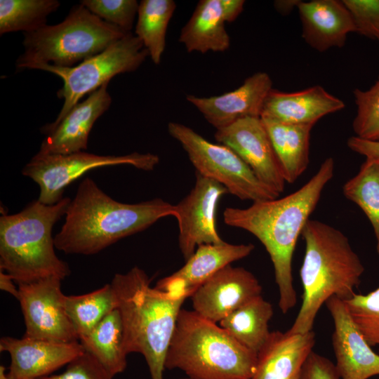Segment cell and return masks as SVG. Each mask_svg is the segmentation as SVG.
Segmentation results:
<instances>
[{"label":"cell","instance_id":"obj_13","mask_svg":"<svg viewBox=\"0 0 379 379\" xmlns=\"http://www.w3.org/2000/svg\"><path fill=\"white\" fill-rule=\"evenodd\" d=\"M214 137L234 151L272 191L278 195L284 192L286 181L260 117L239 119L216 130Z\"/></svg>","mask_w":379,"mask_h":379},{"label":"cell","instance_id":"obj_14","mask_svg":"<svg viewBox=\"0 0 379 379\" xmlns=\"http://www.w3.org/2000/svg\"><path fill=\"white\" fill-rule=\"evenodd\" d=\"M262 286L250 271L229 265L201 284L191 295L193 310L219 323L252 298L261 295Z\"/></svg>","mask_w":379,"mask_h":379},{"label":"cell","instance_id":"obj_32","mask_svg":"<svg viewBox=\"0 0 379 379\" xmlns=\"http://www.w3.org/2000/svg\"><path fill=\"white\" fill-rule=\"evenodd\" d=\"M353 95L357 106L352 121L355 136L379 141V76L370 88L366 91L356 88Z\"/></svg>","mask_w":379,"mask_h":379},{"label":"cell","instance_id":"obj_37","mask_svg":"<svg viewBox=\"0 0 379 379\" xmlns=\"http://www.w3.org/2000/svg\"><path fill=\"white\" fill-rule=\"evenodd\" d=\"M347 147L366 159L379 161V141H371L352 136L347 141Z\"/></svg>","mask_w":379,"mask_h":379},{"label":"cell","instance_id":"obj_17","mask_svg":"<svg viewBox=\"0 0 379 379\" xmlns=\"http://www.w3.org/2000/svg\"><path fill=\"white\" fill-rule=\"evenodd\" d=\"M0 351L11 356L9 379H38L67 365L85 350L79 341L59 343L6 336L0 340Z\"/></svg>","mask_w":379,"mask_h":379},{"label":"cell","instance_id":"obj_7","mask_svg":"<svg viewBox=\"0 0 379 379\" xmlns=\"http://www.w3.org/2000/svg\"><path fill=\"white\" fill-rule=\"evenodd\" d=\"M126 34L79 4L61 22L24 33V51L16 60V70L38 69L46 65L72 67L102 52Z\"/></svg>","mask_w":379,"mask_h":379},{"label":"cell","instance_id":"obj_5","mask_svg":"<svg viewBox=\"0 0 379 379\" xmlns=\"http://www.w3.org/2000/svg\"><path fill=\"white\" fill-rule=\"evenodd\" d=\"M72 199L47 205L34 200L21 211L0 217V270L18 284L55 277L63 280L70 269L55 252L52 230Z\"/></svg>","mask_w":379,"mask_h":379},{"label":"cell","instance_id":"obj_15","mask_svg":"<svg viewBox=\"0 0 379 379\" xmlns=\"http://www.w3.org/2000/svg\"><path fill=\"white\" fill-rule=\"evenodd\" d=\"M105 83L78 102L58 123L41 128L46 135L39 152L44 154H69L85 151L90 132L96 120L109 108L112 98Z\"/></svg>","mask_w":379,"mask_h":379},{"label":"cell","instance_id":"obj_41","mask_svg":"<svg viewBox=\"0 0 379 379\" xmlns=\"http://www.w3.org/2000/svg\"><path fill=\"white\" fill-rule=\"evenodd\" d=\"M0 379H9L8 374L6 373V368L3 366H0Z\"/></svg>","mask_w":379,"mask_h":379},{"label":"cell","instance_id":"obj_9","mask_svg":"<svg viewBox=\"0 0 379 379\" xmlns=\"http://www.w3.org/2000/svg\"><path fill=\"white\" fill-rule=\"evenodd\" d=\"M147 56L148 51L141 40L129 32L102 52L74 67L41 66L38 69L55 74L63 81L57 95L64 102L53 122H59L81 98L109 83L112 77L138 69Z\"/></svg>","mask_w":379,"mask_h":379},{"label":"cell","instance_id":"obj_19","mask_svg":"<svg viewBox=\"0 0 379 379\" xmlns=\"http://www.w3.org/2000/svg\"><path fill=\"white\" fill-rule=\"evenodd\" d=\"M252 244H202L178 271L159 279L155 288L187 298L206 281L232 262L244 258L254 250Z\"/></svg>","mask_w":379,"mask_h":379},{"label":"cell","instance_id":"obj_27","mask_svg":"<svg viewBox=\"0 0 379 379\" xmlns=\"http://www.w3.org/2000/svg\"><path fill=\"white\" fill-rule=\"evenodd\" d=\"M175 7L173 0H142L139 3L135 33L155 65L161 62L167 28Z\"/></svg>","mask_w":379,"mask_h":379},{"label":"cell","instance_id":"obj_22","mask_svg":"<svg viewBox=\"0 0 379 379\" xmlns=\"http://www.w3.org/2000/svg\"><path fill=\"white\" fill-rule=\"evenodd\" d=\"M315 333L271 331L257 355L252 379H301L304 364L313 351Z\"/></svg>","mask_w":379,"mask_h":379},{"label":"cell","instance_id":"obj_36","mask_svg":"<svg viewBox=\"0 0 379 379\" xmlns=\"http://www.w3.org/2000/svg\"><path fill=\"white\" fill-rule=\"evenodd\" d=\"M301 379L340 378L332 361L312 351L304 364Z\"/></svg>","mask_w":379,"mask_h":379},{"label":"cell","instance_id":"obj_21","mask_svg":"<svg viewBox=\"0 0 379 379\" xmlns=\"http://www.w3.org/2000/svg\"><path fill=\"white\" fill-rule=\"evenodd\" d=\"M345 106L342 100L319 85L296 92L272 88L265 101L260 118L314 126L323 117L340 111Z\"/></svg>","mask_w":379,"mask_h":379},{"label":"cell","instance_id":"obj_25","mask_svg":"<svg viewBox=\"0 0 379 379\" xmlns=\"http://www.w3.org/2000/svg\"><path fill=\"white\" fill-rule=\"evenodd\" d=\"M273 314L271 303L260 295L234 310L219 325L258 355L271 333L269 321Z\"/></svg>","mask_w":379,"mask_h":379},{"label":"cell","instance_id":"obj_38","mask_svg":"<svg viewBox=\"0 0 379 379\" xmlns=\"http://www.w3.org/2000/svg\"><path fill=\"white\" fill-rule=\"evenodd\" d=\"M225 22L234 21L244 9V0H220Z\"/></svg>","mask_w":379,"mask_h":379},{"label":"cell","instance_id":"obj_34","mask_svg":"<svg viewBox=\"0 0 379 379\" xmlns=\"http://www.w3.org/2000/svg\"><path fill=\"white\" fill-rule=\"evenodd\" d=\"M354 20L356 33L379 41V0H343Z\"/></svg>","mask_w":379,"mask_h":379},{"label":"cell","instance_id":"obj_29","mask_svg":"<svg viewBox=\"0 0 379 379\" xmlns=\"http://www.w3.org/2000/svg\"><path fill=\"white\" fill-rule=\"evenodd\" d=\"M343 192L368 218L373 229L379 255V161L366 159L359 172L344 184Z\"/></svg>","mask_w":379,"mask_h":379},{"label":"cell","instance_id":"obj_33","mask_svg":"<svg viewBox=\"0 0 379 379\" xmlns=\"http://www.w3.org/2000/svg\"><path fill=\"white\" fill-rule=\"evenodd\" d=\"M80 4L126 33L131 32L139 8L136 0H82Z\"/></svg>","mask_w":379,"mask_h":379},{"label":"cell","instance_id":"obj_6","mask_svg":"<svg viewBox=\"0 0 379 379\" xmlns=\"http://www.w3.org/2000/svg\"><path fill=\"white\" fill-rule=\"evenodd\" d=\"M256 363L257 354L217 323L181 309L165 369H179L189 379H252Z\"/></svg>","mask_w":379,"mask_h":379},{"label":"cell","instance_id":"obj_3","mask_svg":"<svg viewBox=\"0 0 379 379\" xmlns=\"http://www.w3.org/2000/svg\"><path fill=\"white\" fill-rule=\"evenodd\" d=\"M138 267L115 274L110 283L121 317L126 353L141 354L152 379H163L167 352L185 295L160 291Z\"/></svg>","mask_w":379,"mask_h":379},{"label":"cell","instance_id":"obj_28","mask_svg":"<svg viewBox=\"0 0 379 379\" xmlns=\"http://www.w3.org/2000/svg\"><path fill=\"white\" fill-rule=\"evenodd\" d=\"M64 307L79 340L117 308V302L111 284H107L88 293L65 295Z\"/></svg>","mask_w":379,"mask_h":379},{"label":"cell","instance_id":"obj_2","mask_svg":"<svg viewBox=\"0 0 379 379\" xmlns=\"http://www.w3.org/2000/svg\"><path fill=\"white\" fill-rule=\"evenodd\" d=\"M176 215L175 205L160 198L137 204L117 201L86 178L67 207L54 244L67 254L93 255L161 218Z\"/></svg>","mask_w":379,"mask_h":379},{"label":"cell","instance_id":"obj_42","mask_svg":"<svg viewBox=\"0 0 379 379\" xmlns=\"http://www.w3.org/2000/svg\"><path fill=\"white\" fill-rule=\"evenodd\" d=\"M182 379H189V378H182Z\"/></svg>","mask_w":379,"mask_h":379},{"label":"cell","instance_id":"obj_11","mask_svg":"<svg viewBox=\"0 0 379 379\" xmlns=\"http://www.w3.org/2000/svg\"><path fill=\"white\" fill-rule=\"evenodd\" d=\"M61 279L46 277L18 284V298L25 324L24 336L53 342L79 341L64 307Z\"/></svg>","mask_w":379,"mask_h":379},{"label":"cell","instance_id":"obj_10","mask_svg":"<svg viewBox=\"0 0 379 379\" xmlns=\"http://www.w3.org/2000/svg\"><path fill=\"white\" fill-rule=\"evenodd\" d=\"M159 163V157L152 153L133 152L125 155H98L85 151L69 154H44L38 152L22 170L38 184L41 203L53 205L64 197L65 189L87 171L101 167L131 165L150 171Z\"/></svg>","mask_w":379,"mask_h":379},{"label":"cell","instance_id":"obj_12","mask_svg":"<svg viewBox=\"0 0 379 379\" xmlns=\"http://www.w3.org/2000/svg\"><path fill=\"white\" fill-rule=\"evenodd\" d=\"M227 189L218 182L196 173L194 186L175 205L179 227L178 246L185 260L202 244H220L215 214Z\"/></svg>","mask_w":379,"mask_h":379},{"label":"cell","instance_id":"obj_39","mask_svg":"<svg viewBox=\"0 0 379 379\" xmlns=\"http://www.w3.org/2000/svg\"><path fill=\"white\" fill-rule=\"evenodd\" d=\"M13 277L6 272L0 270V288L9 293L15 298H18L19 291L14 284Z\"/></svg>","mask_w":379,"mask_h":379},{"label":"cell","instance_id":"obj_26","mask_svg":"<svg viewBox=\"0 0 379 379\" xmlns=\"http://www.w3.org/2000/svg\"><path fill=\"white\" fill-rule=\"evenodd\" d=\"M79 341L85 351L95 357L112 377L126 369L128 354L124 347L123 323L117 308Z\"/></svg>","mask_w":379,"mask_h":379},{"label":"cell","instance_id":"obj_16","mask_svg":"<svg viewBox=\"0 0 379 379\" xmlns=\"http://www.w3.org/2000/svg\"><path fill=\"white\" fill-rule=\"evenodd\" d=\"M332 317L335 367L340 379H368L379 375V354L365 340L343 300L333 296L326 302Z\"/></svg>","mask_w":379,"mask_h":379},{"label":"cell","instance_id":"obj_20","mask_svg":"<svg viewBox=\"0 0 379 379\" xmlns=\"http://www.w3.org/2000/svg\"><path fill=\"white\" fill-rule=\"evenodd\" d=\"M298 10L302 38L319 52L343 47L347 35L356 32L352 15L343 0L301 1Z\"/></svg>","mask_w":379,"mask_h":379},{"label":"cell","instance_id":"obj_18","mask_svg":"<svg viewBox=\"0 0 379 379\" xmlns=\"http://www.w3.org/2000/svg\"><path fill=\"white\" fill-rule=\"evenodd\" d=\"M272 88L270 75L258 72L232 91L207 98L187 95L186 100L218 130L246 117H260L265 101Z\"/></svg>","mask_w":379,"mask_h":379},{"label":"cell","instance_id":"obj_4","mask_svg":"<svg viewBox=\"0 0 379 379\" xmlns=\"http://www.w3.org/2000/svg\"><path fill=\"white\" fill-rule=\"evenodd\" d=\"M301 235L305 243L300 270L303 293L299 312L288 330L292 333L312 331L319 311L330 298L345 300L352 297L364 272L359 255L339 230L309 219Z\"/></svg>","mask_w":379,"mask_h":379},{"label":"cell","instance_id":"obj_40","mask_svg":"<svg viewBox=\"0 0 379 379\" xmlns=\"http://www.w3.org/2000/svg\"><path fill=\"white\" fill-rule=\"evenodd\" d=\"M301 1L278 0L274 2L275 9L281 15H288L295 8H298Z\"/></svg>","mask_w":379,"mask_h":379},{"label":"cell","instance_id":"obj_31","mask_svg":"<svg viewBox=\"0 0 379 379\" xmlns=\"http://www.w3.org/2000/svg\"><path fill=\"white\" fill-rule=\"evenodd\" d=\"M343 301L367 343L371 347L379 346V287L366 295L355 293Z\"/></svg>","mask_w":379,"mask_h":379},{"label":"cell","instance_id":"obj_8","mask_svg":"<svg viewBox=\"0 0 379 379\" xmlns=\"http://www.w3.org/2000/svg\"><path fill=\"white\" fill-rule=\"evenodd\" d=\"M168 131L187 152L196 173L218 182L228 193L241 200L253 202L274 199L279 196L265 185L228 147L211 142L180 123L170 122Z\"/></svg>","mask_w":379,"mask_h":379},{"label":"cell","instance_id":"obj_24","mask_svg":"<svg viewBox=\"0 0 379 379\" xmlns=\"http://www.w3.org/2000/svg\"><path fill=\"white\" fill-rule=\"evenodd\" d=\"M286 182L293 183L310 162V140L314 126L291 124L261 118Z\"/></svg>","mask_w":379,"mask_h":379},{"label":"cell","instance_id":"obj_1","mask_svg":"<svg viewBox=\"0 0 379 379\" xmlns=\"http://www.w3.org/2000/svg\"><path fill=\"white\" fill-rule=\"evenodd\" d=\"M334 173V160L326 158L302 187L280 199L253 202L246 208L229 207L223 213L226 225L244 230L265 246L273 265L283 314L297 302L292 261L299 236Z\"/></svg>","mask_w":379,"mask_h":379},{"label":"cell","instance_id":"obj_23","mask_svg":"<svg viewBox=\"0 0 379 379\" xmlns=\"http://www.w3.org/2000/svg\"><path fill=\"white\" fill-rule=\"evenodd\" d=\"M220 0H201L182 28L179 42L188 53L224 52L230 46Z\"/></svg>","mask_w":379,"mask_h":379},{"label":"cell","instance_id":"obj_35","mask_svg":"<svg viewBox=\"0 0 379 379\" xmlns=\"http://www.w3.org/2000/svg\"><path fill=\"white\" fill-rule=\"evenodd\" d=\"M113 377L91 354L85 351L70 361L66 370L58 375L38 379H112Z\"/></svg>","mask_w":379,"mask_h":379},{"label":"cell","instance_id":"obj_30","mask_svg":"<svg viewBox=\"0 0 379 379\" xmlns=\"http://www.w3.org/2000/svg\"><path fill=\"white\" fill-rule=\"evenodd\" d=\"M60 5L58 0H1L0 34L36 31L46 25L48 16Z\"/></svg>","mask_w":379,"mask_h":379}]
</instances>
